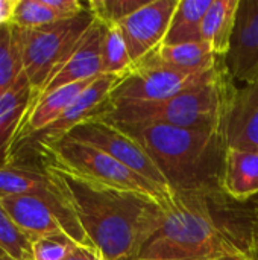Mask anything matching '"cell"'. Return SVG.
I'll use <instances>...</instances> for the list:
<instances>
[{"mask_svg": "<svg viewBox=\"0 0 258 260\" xmlns=\"http://www.w3.org/2000/svg\"><path fill=\"white\" fill-rule=\"evenodd\" d=\"M78 245L65 233H53L32 242V260H64Z\"/></svg>", "mask_w": 258, "mask_h": 260, "instance_id": "4316f807", "label": "cell"}, {"mask_svg": "<svg viewBox=\"0 0 258 260\" xmlns=\"http://www.w3.org/2000/svg\"><path fill=\"white\" fill-rule=\"evenodd\" d=\"M93 21L94 17L88 9H85L76 17L61 20L44 27H17L21 75L27 79L36 99L53 70L67 58Z\"/></svg>", "mask_w": 258, "mask_h": 260, "instance_id": "8992f818", "label": "cell"}, {"mask_svg": "<svg viewBox=\"0 0 258 260\" xmlns=\"http://www.w3.org/2000/svg\"><path fill=\"white\" fill-rule=\"evenodd\" d=\"M146 2L148 0H91L87 3V9L102 24L120 26Z\"/></svg>", "mask_w": 258, "mask_h": 260, "instance_id": "d4e9b609", "label": "cell"}, {"mask_svg": "<svg viewBox=\"0 0 258 260\" xmlns=\"http://www.w3.org/2000/svg\"><path fill=\"white\" fill-rule=\"evenodd\" d=\"M0 250L17 260H32V242L14 224L0 204Z\"/></svg>", "mask_w": 258, "mask_h": 260, "instance_id": "484cf974", "label": "cell"}, {"mask_svg": "<svg viewBox=\"0 0 258 260\" xmlns=\"http://www.w3.org/2000/svg\"><path fill=\"white\" fill-rule=\"evenodd\" d=\"M50 169L90 245L106 260H138L161 222L164 204L144 195L99 186L55 168Z\"/></svg>", "mask_w": 258, "mask_h": 260, "instance_id": "7a4b0ae2", "label": "cell"}, {"mask_svg": "<svg viewBox=\"0 0 258 260\" xmlns=\"http://www.w3.org/2000/svg\"><path fill=\"white\" fill-rule=\"evenodd\" d=\"M30 158L40 160L46 166L67 172L88 183L144 195L161 204H166L173 197L172 192L138 175L103 151L73 140L68 136L40 143L23 154L12 157L11 161Z\"/></svg>", "mask_w": 258, "mask_h": 260, "instance_id": "5b68a950", "label": "cell"}, {"mask_svg": "<svg viewBox=\"0 0 258 260\" xmlns=\"http://www.w3.org/2000/svg\"><path fill=\"white\" fill-rule=\"evenodd\" d=\"M257 209L258 197L240 201L224 189L173 193L138 260L252 257Z\"/></svg>", "mask_w": 258, "mask_h": 260, "instance_id": "6da1fadb", "label": "cell"}, {"mask_svg": "<svg viewBox=\"0 0 258 260\" xmlns=\"http://www.w3.org/2000/svg\"><path fill=\"white\" fill-rule=\"evenodd\" d=\"M234 81L224 67L219 78L157 102H113L100 117L109 123L163 125L198 131H220L222 114Z\"/></svg>", "mask_w": 258, "mask_h": 260, "instance_id": "277c9868", "label": "cell"}, {"mask_svg": "<svg viewBox=\"0 0 258 260\" xmlns=\"http://www.w3.org/2000/svg\"><path fill=\"white\" fill-rule=\"evenodd\" d=\"M222 189L240 201L258 197V151L227 148Z\"/></svg>", "mask_w": 258, "mask_h": 260, "instance_id": "ac0fdd59", "label": "cell"}, {"mask_svg": "<svg viewBox=\"0 0 258 260\" xmlns=\"http://www.w3.org/2000/svg\"><path fill=\"white\" fill-rule=\"evenodd\" d=\"M64 260H106L93 245H78Z\"/></svg>", "mask_w": 258, "mask_h": 260, "instance_id": "83f0119b", "label": "cell"}, {"mask_svg": "<svg viewBox=\"0 0 258 260\" xmlns=\"http://www.w3.org/2000/svg\"><path fill=\"white\" fill-rule=\"evenodd\" d=\"M216 260H254L252 257H248V256H222Z\"/></svg>", "mask_w": 258, "mask_h": 260, "instance_id": "4dcf8cb0", "label": "cell"}, {"mask_svg": "<svg viewBox=\"0 0 258 260\" xmlns=\"http://www.w3.org/2000/svg\"><path fill=\"white\" fill-rule=\"evenodd\" d=\"M225 69L234 84H248L258 78V0H240L236 27Z\"/></svg>", "mask_w": 258, "mask_h": 260, "instance_id": "5bb4252c", "label": "cell"}, {"mask_svg": "<svg viewBox=\"0 0 258 260\" xmlns=\"http://www.w3.org/2000/svg\"><path fill=\"white\" fill-rule=\"evenodd\" d=\"M30 195L43 200L59 218L67 235L81 245H90L61 184L52 169L40 160H14L0 168V197Z\"/></svg>", "mask_w": 258, "mask_h": 260, "instance_id": "ba28073f", "label": "cell"}, {"mask_svg": "<svg viewBox=\"0 0 258 260\" xmlns=\"http://www.w3.org/2000/svg\"><path fill=\"white\" fill-rule=\"evenodd\" d=\"M67 136L73 140L103 151L105 154L111 155L113 158L129 168L131 171L158 184L160 187L172 192L163 174L155 166L149 154L143 149V146L117 126L100 119H93L75 126Z\"/></svg>", "mask_w": 258, "mask_h": 260, "instance_id": "9c48e42d", "label": "cell"}, {"mask_svg": "<svg viewBox=\"0 0 258 260\" xmlns=\"http://www.w3.org/2000/svg\"><path fill=\"white\" fill-rule=\"evenodd\" d=\"M36 96L27 79H20L0 94V168L8 165L20 128Z\"/></svg>", "mask_w": 258, "mask_h": 260, "instance_id": "2e32d148", "label": "cell"}, {"mask_svg": "<svg viewBox=\"0 0 258 260\" xmlns=\"http://www.w3.org/2000/svg\"><path fill=\"white\" fill-rule=\"evenodd\" d=\"M94 79L81 81V82H75V84L61 87V88L36 99L32 104V107H30L23 125L20 128V133L17 136L15 143H18L20 140H23V139L35 134V133L43 131L44 128L52 125L67 110V107L78 98V94L81 91H84Z\"/></svg>", "mask_w": 258, "mask_h": 260, "instance_id": "e0dca14e", "label": "cell"}, {"mask_svg": "<svg viewBox=\"0 0 258 260\" xmlns=\"http://www.w3.org/2000/svg\"><path fill=\"white\" fill-rule=\"evenodd\" d=\"M227 148L258 151V78L252 82L233 84L220 122Z\"/></svg>", "mask_w": 258, "mask_h": 260, "instance_id": "7c38bea8", "label": "cell"}, {"mask_svg": "<svg viewBox=\"0 0 258 260\" xmlns=\"http://www.w3.org/2000/svg\"><path fill=\"white\" fill-rule=\"evenodd\" d=\"M18 0H0V26L11 24Z\"/></svg>", "mask_w": 258, "mask_h": 260, "instance_id": "f1b7e54d", "label": "cell"}, {"mask_svg": "<svg viewBox=\"0 0 258 260\" xmlns=\"http://www.w3.org/2000/svg\"><path fill=\"white\" fill-rule=\"evenodd\" d=\"M106 26L94 18L91 26L67 55V58L53 70L44 84L40 96H46L61 87L99 78L103 75V40Z\"/></svg>", "mask_w": 258, "mask_h": 260, "instance_id": "8fae6325", "label": "cell"}, {"mask_svg": "<svg viewBox=\"0 0 258 260\" xmlns=\"http://www.w3.org/2000/svg\"><path fill=\"white\" fill-rule=\"evenodd\" d=\"M67 20L50 9L44 0H18L11 24L18 29H38Z\"/></svg>", "mask_w": 258, "mask_h": 260, "instance_id": "cb8c5ba5", "label": "cell"}, {"mask_svg": "<svg viewBox=\"0 0 258 260\" xmlns=\"http://www.w3.org/2000/svg\"><path fill=\"white\" fill-rule=\"evenodd\" d=\"M224 58L219 66L207 73H189L155 59L152 53L132 64L111 91V102H157L169 99L190 88L211 82L222 73Z\"/></svg>", "mask_w": 258, "mask_h": 260, "instance_id": "52a82bcc", "label": "cell"}, {"mask_svg": "<svg viewBox=\"0 0 258 260\" xmlns=\"http://www.w3.org/2000/svg\"><path fill=\"white\" fill-rule=\"evenodd\" d=\"M155 59L173 69L189 73H207L214 70L220 59L205 41L184 44H161L151 52Z\"/></svg>", "mask_w": 258, "mask_h": 260, "instance_id": "ffe728a7", "label": "cell"}, {"mask_svg": "<svg viewBox=\"0 0 258 260\" xmlns=\"http://www.w3.org/2000/svg\"><path fill=\"white\" fill-rule=\"evenodd\" d=\"M21 76V59L17 27L0 26V90L11 88Z\"/></svg>", "mask_w": 258, "mask_h": 260, "instance_id": "7402d4cb", "label": "cell"}, {"mask_svg": "<svg viewBox=\"0 0 258 260\" xmlns=\"http://www.w3.org/2000/svg\"><path fill=\"white\" fill-rule=\"evenodd\" d=\"M111 125L143 146L173 193L222 189L227 143L220 131L163 125Z\"/></svg>", "mask_w": 258, "mask_h": 260, "instance_id": "3957f363", "label": "cell"}, {"mask_svg": "<svg viewBox=\"0 0 258 260\" xmlns=\"http://www.w3.org/2000/svg\"><path fill=\"white\" fill-rule=\"evenodd\" d=\"M252 259L258 260V209L255 218V229H254V247H252Z\"/></svg>", "mask_w": 258, "mask_h": 260, "instance_id": "f546056e", "label": "cell"}, {"mask_svg": "<svg viewBox=\"0 0 258 260\" xmlns=\"http://www.w3.org/2000/svg\"><path fill=\"white\" fill-rule=\"evenodd\" d=\"M120 78L122 76H116V75H102L96 78L84 91L78 94V98L67 107V110L52 125L15 143L12 148L11 158L32 149L40 143H46L64 137L75 126L81 123L103 117L111 110L113 102L109 96L116 84L120 81Z\"/></svg>", "mask_w": 258, "mask_h": 260, "instance_id": "30bf717a", "label": "cell"}, {"mask_svg": "<svg viewBox=\"0 0 258 260\" xmlns=\"http://www.w3.org/2000/svg\"><path fill=\"white\" fill-rule=\"evenodd\" d=\"M240 0H213L202 24L201 37L219 58L230 52Z\"/></svg>", "mask_w": 258, "mask_h": 260, "instance_id": "d6986e66", "label": "cell"}, {"mask_svg": "<svg viewBox=\"0 0 258 260\" xmlns=\"http://www.w3.org/2000/svg\"><path fill=\"white\" fill-rule=\"evenodd\" d=\"M132 58L120 26H106L103 40V75L123 76L132 67Z\"/></svg>", "mask_w": 258, "mask_h": 260, "instance_id": "603a6c76", "label": "cell"}, {"mask_svg": "<svg viewBox=\"0 0 258 260\" xmlns=\"http://www.w3.org/2000/svg\"><path fill=\"white\" fill-rule=\"evenodd\" d=\"M0 204L30 242L53 233L67 235L56 213L36 197L6 195L0 197Z\"/></svg>", "mask_w": 258, "mask_h": 260, "instance_id": "9a60e30c", "label": "cell"}, {"mask_svg": "<svg viewBox=\"0 0 258 260\" xmlns=\"http://www.w3.org/2000/svg\"><path fill=\"white\" fill-rule=\"evenodd\" d=\"M2 93H3V90H0V94H2Z\"/></svg>", "mask_w": 258, "mask_h": 260, "instance_id": "1f68e13d", "label": "cell"}, {"mask_svg": "<svg viewBox=\"0 0 258 260\" xmlns=\"http://www.w3.org/2000/svg\"><path fill=\"white\" fill-rule=\"evenodd\" d=\"M213 0H178L163 44L202 41L201 24Z\"/></svg>", "mask_w": 258, "mask_h": 260, "instance_id": "44dd1931", "label": "cell"}, {"mask_svg": "<svg viewBox=\"0 0 258 260\" xmlns=\"http://www.w3.org/2000/svg\"><path fill=\"white\" fill-rule=\"evenodd\" d=\"M176 5L178 0H148L120 24L134 64L163 44Z\"/></svg>", "mask_w": 258, "mask_h": 260, "instance_id": "4fadbf2b", "label": "cell"}]
</instances>
